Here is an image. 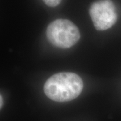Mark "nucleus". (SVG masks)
<instances>
[{
	"instance_id": "nucleus-1",
	"label": "nucleus",
	"mask_w": 121,
	"mask_h": 121,
	"mask_svg": "<svg viewBox=\"0 0 121 121\" xmlns=\"http://www.w3.org/2000/svg\"><path fill=\"white\" fill-rule=\"evenodd\" d=\"M83 83L82 78L71 72L55 74L47 80L44 91L49 99L58 102L71 101L82 93Z\"/></svg>"
},
{
	"instance_id": "nucleus-2",
	"label": "nucleus",
	"mask_w": 121,
	"mask_h": 121,
	"mask_svg": "<svg viewBox=\"0 0 121 121\" xmlns=\"http://www.w3.org/2000/svg\"><path fill=\"white\" fill-rule=\"evenodd\" d=\"M47 37L53 46L60 48H69L79 41L80 32L71 21L57 19L48 26Z\"/></svg>"
},
{
	"instance_id": "nucleus-3",
	"label": "nucleus",
	"mask_w": 121,
	"mask_h": 121,
	"mask_svg": "<svg viewBox=\"0 0 121 121\" xmlns=\"http://www.w3.org/2000/svg\"><path fill=\"white\" fill-rule=\"evenodd\" d=\"M89 12L97 30H108L117 22L116 8L110 0H100L94 2L91 5Z\"/></svg>"
},
{
	"instance_id": "nucleus-4",
	"label": "nucleus",
	"mask_w": 121,
	"mask_h": 121,
	"mask_svg": "<svg viewBox=\"0 0 121 121\" xmlns=\"http://www.w3.org/2000/svg\"><path fill=\"white\" fill-rule=\"evenodd\" d=\"M44 4L49 7H56L60 4L62 0H43Z\"/></svg>"
},
{
	"instance_id": "nucleus-5",
	"label": "nucleus",
	"mask_w": 121,
	"mask_h": 121,
	"mask_svg": "<svg viewBox=\"0 0 121 121\" xmlns=\"http://www.w3.org/2000/svg\"><path fill=\"white\" fill-rule=\"evenodd\" d=\"M3 104H4V99H3V98H2L1 95L0 94V109L2 107Z\"/></svg>"
}]
</instances>
